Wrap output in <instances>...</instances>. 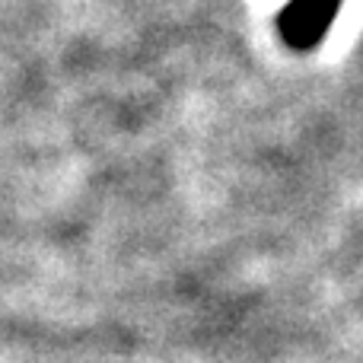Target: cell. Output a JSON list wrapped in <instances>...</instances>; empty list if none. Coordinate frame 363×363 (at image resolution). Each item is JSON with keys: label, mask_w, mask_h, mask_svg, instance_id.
<instances>
[{"label": "cell", "mask_w": 363, "mask_h": 363, "mask_svg": "<svg viewBox=\"0 0 363 363\" xmlns=\"http://www.w3.org/2000/svg\"><path fill=\"white\" fill-rule=\"evenodd\" d=\"M341 10V0H290L277 16L281 38L294 51H309L325 42L335 16Z\"/></svg>", "instance_id": "cell-1"}]
</instances>
